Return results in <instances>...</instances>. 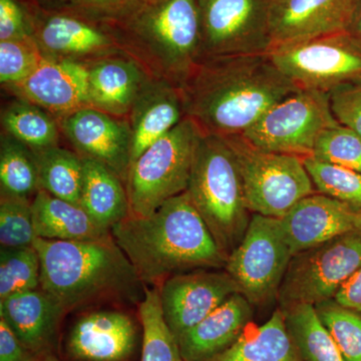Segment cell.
<instances>
[{"instance_id": "37", "label": "cell", "mask_w": 361, "mask_h": 361, "mask_svg": "<svg viewBox=\"0 0 361 361\" xmlns=\"http://www.w3.org/2000/svg\"><path fill=\"white\" fill-rule=\"evenodd\" d=\"M35 236L32 202L1 198L0 244L1 248L32 246Z\"/></svg>"}, {"instance_id": "8", "label": "cell", "mask_w": 361, "mask_h": 361, "mask_svg": "<svg viewBox=\"0 0 361 361\" xmlns=\"http://www.w3.org/2000/svg\"><path fill=\"white\" fill-rule=\"evenodd\" d=\"M361 267V229L292 256L277 294L279 308L336 298Z\"/></svg>"}, {"instance_id": "13", "label": "cell", "mask_w": 361, "mask_h": 361, "mask_svg": "<svg viewBox=\"0 0 361 361\" xmlns=\"http://www.w3.org/2000/svg\"><path fill=\"white\" fill-rule=\"evenodd\" d=\"M159 287L164 318L176 339L233 294L241 293L238 284L227 271L210 269L180 273Z\"/></svg>"}, {"instance_id": "40", "label": "cell", "mask_w": 361, "mask_h": 361, "mask_svg": "<svg viewBox=\"0 0 361 361\" xmlns=\"http://www.w3.org/2000/svg\"><path fill=\"white\" fill-rule=\"evenodd\" d=\"M33 37L32 14L18 0H0V42Z\"/></svg>"}, {"instance_id": "17", "label": "cell", "mask_w": 361, "mask_h": 361, "mask_svg": "<svg viewBox=\"0 0 361 361\" xmlns=\"http://www.w3.org/2000/svg\"><path fill=\"white\" fill-rule=\"evenodd\" d=\"M7 90L59 120L90 106L89 68L73 59L44 56L23 82Z\"/></svg>"}, {"instance_id": "28", "label": "cell", "mask_w": 361, "mask_h": 361, "mask_svg": "<svg viewBox=\"0 0 361 361\" xmlns=\"http://www.w3.org/2000/svg\"><path fill=\"white\" fill-rule=\"evenodd\" d=\"M281 310L286 329L303 361H344L314 305L298 304Z\"/></svg>"}, {"instance_id": "22", "label": "cell", "mask_w": 361, "mask_h": 361, "mask_svg": "<svg viewBox=\"0 0 361 361\" xmlns=\"http://www.w3.org/2000/svg\"><path fill=\"white\" fill-rule=\"evenodd\" d=\"M65 314L58 301L42 288L20 292L0 301V318L35 355L51 350Z\"/></svg>"}, {"instance_id": "45", "label": "cell", "mask_w": 361, "mask_h": 361, "mask_svg": "<svg viewBox=\"0 0 361 361\" xmlns=\"http://www.w3.org/2000/svg\"><path fill=\"white\" fill-rule=\"evenodd\" d=\"M35 1H37V2H44V4H45V2H51V1H52V0H35Z\"/></svg>"}, {"instance_id": "33", "label": "cell", "mask_w": 361, "mask_h": 361, "mask_svg": "<svg viewBox=\"0 0 361 361\" xmlns=\"http://www.w3.org/2000/svg\"><path fill=\"white\" fill-rule=\"evenodd\" d=\"M40 288V261L32 246L0 250V301Z\"/></svg>"}, {"instance_id": "12", "label": "cell", "mask_w": 361, "mask_h": 361, "mask_svg": "<svg viewBox=\"0 0 361 361\" xmlns=\"http://www.w3.org/2000/svg\"><path fill=\"white\" fill-rule=\"evenodd\" d=\"M201 58L267 54L269 0H198Z\"/></svg>"}, {"instance_id": "27", "label": "cell", "mask_w": 361, "mask_h": 361, "mask_svg": "<svg viewBox=\"0 0 361 361\" xmlns=\"http://www.w3.org/2000/svg\"><path fill=\"white\" fill-rule=\"evenodd\" d=\"M39 189L80 205L84 184V159L59 146L35 152Z\"/></svg>"}, {"instance_id": "46", "label": "cell", "mask_w": 361, "mask_h": 361, "mask_svg": "<svg viewBox=\"0 0 361 361\" xmlns=\"http://www.w3.org/2000/svg\"><path fill=\"white\" fill-rule=\"evenodd\" d=\"M269 1L271 2V1H272V0H269Z\"/></svg>"}, {"instance_id": "9", "label": "cell", "mask_w": 361, "mask_h": 361, "mask_svg": "<svg viewBox=\"0 0 361 361\" xmlns=\"http://www.w3.org/2000/svg\"><path fill=\"white\" fill-rule=\"evenodd\" d=\"M268 56L300 90L329 94L361 78V44L350 32L278 45Z\"/></svg>"}, {"instance_id": "15", "label": "cell", "mask_w": 361, "mask_h": 361, "mask_svg": "<svg viewBox=\"0 0 361 361\" xmlns=\"http://www.w3.org/2000/svg\"><path fill=\"white\" fill-rule=\"evenodd\" d=\"M30 14L33 37L45 56L87 63L123 54L104 26L63 11L44 9Z\"/></svg>"}, {"instance_id": "6", "label": "cell", "mask_w": 361, "mask_h": 361, "mask_svg": "<svg viewBox=\"0 0 361 361\" xmlns=\"http://www.w3.org/2000/svg\"><path fill=\"white\" fill-rule=\"evenodd\" d=\"M201 135L186 116L132 161L125 182L130 215L148 216L187 191Z\"/></svg>"}, {"instance_id": "18", "label": "cell", "mask_w": 361, "mask_h": 361, "mask_svg": "<svg viewBox=\"0 0 361 361\" xmlns=\"http://www.w3.org/2000/svg\"><path fill=\"white\" fill-rule=\"evenodd\" d=\"M293 255L361 229V213L320 193L305 197L280 218Z\"/></svg>"}, {"instance_id": "36", "label": "cell", "mask_w": 361, "mask_h": 361, "mask_svg": "<svg viewBox=\"0 0 361 361\" xmlns=\"http://www.w3.org/2000/svg\"><path fill=\"white\" fill-rule=\"evenodd\" d=\"M44 56L35 37L0 42V82L6 89L20 84Z\"/></svg>"}, {"instance_id": "2", "label": "cell", "mask_w": 361, "mask_h": 361, "mask_svg": "<svg viewBox=\"0 0 361 361\" xmlns=\"http://www.w3.org/2000/svg\"><path fill=\"white\" fill-rule=\"evenodd\" d=\"M111 233L146 286H161L190 271L220 269L227 262L187 192L148 216L130 215Z\"/></svg>"}, {"instance_id": "14", "label": "cell", "mask_w": 361, "mask_h": 361, "mask_svg": "<svg viewBox=\"0 0 361 361\" xmlns=\"http://www.w3.org/2000/svg\"><path fill=\"white\" fill-rule=\"evenodd\" d=\"M58 121L78 154L104 164L126 182L132 161V135L127 118L85 106Z\"/></svg>"}, {"instance_id": "34", "label": "cell", "mask_w": 361, "mask_h": 361, "mask_svg": "<svg viewBox=\"0 0 361 361\" xmlns=\"http://www.w3.org/2000/svg\"><path fill=\"white\" fill-rule=\"evenodd\" d=\"M314 306L344 361H361V313L341 305L334 298Z\"/></svg>"}, {"instance_id": "26", "label": "cell", "mask_w": 361, "mask_h": 361, "mask_svg": "<svg viewBox=\"0 0 361 361\" xmlns=\"http://www.w3.org/2000/svg\"><path fill=\"white\" fill-rule=\"evenodd\" d=\"M212 361H303L279 307L261 326L244 332L231 348Z\"/></svg>"}, {"instance_id": "35", "label": "cell", "mask_w": 361, "mask_h": 361, "mask_svg": "<svg viewBox=\"0 0 361 361\" xmlns=\"http://www.w3.org/2000/svg\"><path fill=\"white\" fill-rule=\"evenodd\" d=\"M312 157L361 173V135L341 123L329 128L318 137Z\"/></svg>"}, {"instance_id": "10", "label": "cell", "mask_w": 361, "mask_h": 361, "mask_svg": "<svg viewBox=\"0 0 361 361\" xmlns=\"http://www.w3.org/2000/svg\"><path fill=\"white\" fill-rule=\"evenodd\" d=\"M292 252L279 218L252 214L243 239L228 256L225 269L252 305L277 298Z\"/></svg>"}, {"instance_id": "23", "label": "cell", "mask_w": 361, "mask_h": 361, "mask_svg": "<svg viewBox=\"0 0 361 361\" xmlns=\"http://www.w3.org/2000/svg\"><path fill=\"white\" fill-rule=\"evenodd\" d=\"M87 66L90 106L127 118L142 87L151 78L148 73L125 54L96 59Z\"/></svg>"}, {"instance_id": "38", "label": "cell", "mask_w": 361, "mask_h": 361, "mask_svg": "<svg viewBox=\"0 0 361 361\" xmlns=\"http://www.w3.org/2000/svg\"><path fill=\"white\" fill-rule=\"evenodd\" d=\"M59 11L75 14L106 27L120 23L142 6L145 0H52Z\"/></svg>"}, {"instance_id": "24", "label": "cell", "mask_w": 361, "mask_h": 361, "mask_svg": "<svg viewBox=\"0 0 361 361\" xmlns=\"http://www.w3.org/2000/svg\"><path fill=\"white\" fill-rule=\"evenodd\" d=\"M33 228L37 238L87 241L109 236L111 231L97 224L84 208L44 190L32 201Z\"/></svg>"}, {"instance_id": "4", "label": "cell", "mask_w": 361, "mask_h": 361, "mask_svg": "<svg viewBox=\"0 0 361 361\" xmlns=\"http://www.w3.org/2000/svg\"><path fill=\"white\" fill-rule=\"evenodd\" d=\"M104 28L154 80L180 87L200 61L198 0H145L126 20Z\"/></svg>"}, {"instance_id": "20", "label": "cell", "mask_w": 361, "mask_h": 361, "mask_svg": "<svg viewBox=\"0 0 361 361\" xmlns=\"http://www.w3.org/2000/svg\"><path fill=\"white\" fill-rule=\"evenodd\" d=\"M252 319V304L243 294H233L198 324L178 337L183 360H215L238 341Z\"/></svg>"}, {"instance_id": "11", "label": "cell", "mask_w": 361, "mask_h": 361, "mask_svg": "<svg viewBox=\"0 0 361 361\" xmlns=\"http://www.w3.org/2000/svg\"><path fill=\"white\" fill-rule=\"evenodd\" d=\"M339 125L329 94L299 90L273 106L242 137L258 148L304 159L320 135Z\"/></svg>"}, {"instance_id": "21", "label": "cell", "mask_w": 361, "mask_h": 361, "mask_svg": "<svg viewBox=\"0 0 361 361\" xmlns=\"http://www.w3.org/2000/svg\"><path fill=\"white\" fill-rule=\"evenodd\" d=\"M185 118L180 87L166 80L149 78L127 118L132 135V161Z\"/></svg>"}, {"instance_id": "19", "label": "cell", "mask_w": 361, "mask_h": 361, "mask_svg": "<svg viewBox=\"0 0 361 361\" xmlns=\"http://www.w3.org/2000/svg\"><path fill=\"white\" fill-rule=\"evenodd\" d=\"M137 326L126 313L94 311L80 317L68 337V355L82 361H123L132 355Z\"/></svg>"}, {"instance_id": "3", "label": "cell", "mask_w": 361, "mask_h": 361, "mask_svg": "<svg viewBox=\"0 0 361 361\" xmlns=\"http://www.w3.org/2000/svg\"><path fill=\"white\" fill-rule=\"evenodd\" d=\"M40 261V288L66 313L99 301L141 302L146 285L115 239L87 241L35 238Z\"/></svg>"}, {"instance_id": "42", "label": "cell", "mask_w": 361, "mask_h": 361, "mask_svg": "<svg viewBox=\"0 0 361 361\" xmlns=\"http://www.w3.org/2000/svg\"><path fill=\"white\" fill-rule=\"evenodd\" d=\"M334 299L341 305L361 313V267L342 285Z\"/></svg>"}, {"instance_id": "39", "label": "cell", "mask_w": 361, "mask_h": 361, "mask_svg": "<svg viewBox=\"0 0 361 361\" xmlns=\"http://www.w3.org/2000/svg\"><path fill=\"white\" fill-rule=\"evenodd\" d=\"M329 102L337 122L361 135V78L330 92Z\"/></svg>"}, {"instance_id": "25", "label": "cell", "mask_w": 361, "mask_h": 361, "mask_svg": "<svg viewBox=\"0 0 361 361\" xmlns=\"http://www.w3.org/2000/svg\"><path fill=\"white\" fill-rule=\"evenodd\" d=\"M82 159L84 184L80 206L97 225L111 231L130 214L125 183L104 164Z\"/></svg>"}, {"instance_id": "1", "label": "cell", "mask_w": 361, "mask_h": 361, "mask_svg": "<svg viewBox=\"0 0 361 361\" xmlns=\"http://www.w3.org/2000/svg\"><path fill=\"white\" fill-rule=\"evenodd\" d=\"M186 116L202 134L243 135L273 106L299 92L267 54L202 59L180 85Z\"/></svg>"}, {"instance_id": "5", "label": "cell", "mask_w": 361, "mask_h": 361, "mask_svg": "<svg viewBox=\"0 0 361 361\" xmlns=\"http://www.w3.org/2000/svg\"><path fill=\"white\" fill-rule=\"evenodd\" d=\"M186 192L228 258L243 239L252 213L236 158L223 137L201 135Z\"/></svg>"}, {"instance_id": "44", "label": "cell", "mask_w": 361, "mask_h": 361, "mask_svg": "<svg viewBox=\"0 0 361 361\" xmlns=\"http://www.w3.org/2000/svg\"><path fill=\"white\" fill-rule=\"evenodd\" d=\"M37 361H58V360H54V357H45V358H42V360H39Z\"/></svg>"}, {"instance_id": "43", "label": "cell", "mask_w": 361, "mask_h": 361, "mask_svg": "<svg viewBox=\"0 0 361 361\" xmlns=\"http://www.w3.org/2000/svg\"><path fill=\"white\" fill-rule=\"evenodd\" d=\"M350 32L358 39L361 44V0L360 6H358L357 11H356L355 20H353V26H351Z\"/></svg>"}, {"instance_id": "29", "label": "cell", "mask_w": 361, "mask_h": 361, "mask_svg": "<svg viewBox=\"0 0 361 361\" xmlns=\"http://www.w3.org/2000/svg\"><path fill=\"white\" fill-rule=\"evenodd\" d=\"M6 134L11 135L33 152L59 146V121L37 104L18 99L1 113Z\"/></svg>"}, {"instance_id": "30", "label": "cell", "mask_w": 361, "mask_h": 361, "mask_svg": "<svg viewBox=\"0 0 361 361\" xmlns=\"http://www.w3.org/2000/svg\"><path fill=\"white\" fill-rule=\"evenodd\" d=\"M1 198L32 201L39 191V173L35 152L8 134L0 142Z\"/></svg>"}, {"instance_id": "41", "label": "cell", "mask_w": 361, "mask_h": 361, "mask_svg": "<svg viewBox=\"0 0 361 361\" xmlns=\"http://www.w3.org/2000/svg\"><path fill=\"white\" fill-rule=\"evenodd\" d=\"M35 353L25 348L4 319L0 318V361H37Z\"/></svg>"}, {"instance_id": "31", "label": "cell", "mask_w": 361, "mask_h": 361, "mask_svg": "<svg viewBox=\"0 0 361 361\" xmlns=\"http://www.w3.org/2000/svg\"><path fill=\"white\" fill-rule=\"evenodd\" d=\"M139 314L142 327L141 361H185L177 339L164 318L160 287L146 286L144 298L139 303Z\"/></svg>"}, {"instance_id": "7", "label": "cell", "mask_w": 361, "mask_h": 361, "mask_svg": "<svg viewBox=\"0 0 361 361\" xmlns=\"http://www.w3.org/2000/svg\"><path fill=\"white\" fill-rule=\"evenodd\" d=\"M223 139L236 158L252 214L280 219L299 201L317 193L299 157L258 148L242 135Z\"/></svg>"}, {"instance_id": "32", "label": "cell", "mask_w": 361, "mask_h": 361, "mask_svg": "<svg viewBox=\"0 0 361 361\" xmlns=\"http://www.w3.org/2000/svg\"><path fill=\"white\" fill-rule=\"evenodd\" d=\"M316 192L345 204L361 213V173L325 161L314 157L302 159Z\"/></svg>"}, {"instance_id": "16", "label": "cell", "mask_w": 361, "mask_h": 361, "mask_svg": "<svg viewBox=\"0 0 361 361\" xmlns=\"http://www.w3.org/2000/svg\"><path fill=\"white\" fill-rule=\"evenodd\" d=\"M360 0H272V47L350 32Z\"/></svg>"}]
</instances>
